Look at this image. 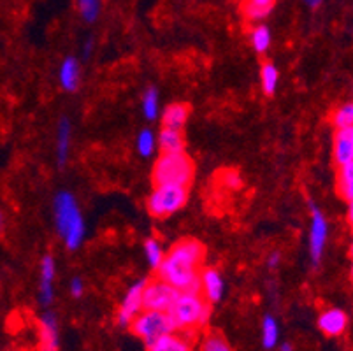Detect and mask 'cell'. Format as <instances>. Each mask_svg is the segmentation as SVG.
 <instances>
[{
  "label": "cell",
  "mask_w": 353,
  "mask_h": 351,
  "mask_svg": "<svg viewBox=\"0 0 353 351\" xmlns=\"http://www.w3.org/2000/svg\"><path fill=\"white\" fill-rule=\"evenodd\" d=\"M206 260V246L194 237L176 241L167 251L157 276L179 292H201V270Z\"/></svg>",
  "instance_id": "6da1fadb"
},
{
  "label": "cell",
  "mask_w": 353,
  "mask_h": 351,
  "mask_svg": "<svg viewBox=\"0 0 353 351\" xmlns=\"http://www.w3.org/2000/svg\"><path fill=\"white\" fill-rule=\"evenodd\" d=\"M53 217L57 234L69 251L81 248L86 237V223L78 201L72 193L62 190L53 199Z\"/></svg>",
  "instance_id": "7a4b0ae2"
},
{
  "label": "cell",
  "mask_w": 353,
  "mask_h": 351,
  "mask_svg": "<svg viewBox=\"0 0 353 351\" xmlns=\"http://www.w3.org/2000/svg\"><path fill=\"white\" fill-rule=\"evenodd\" d=\"M211 305L202 292H179L169 309L176 332L194 334L195 330H202L211 318Z\"/></svg>",
  "instance_id": "3957f363"
},
{
  "label": "cell",
  "mask_w": 353,
  "mask_h": 351,
  "mask_svg": "<svg viewBox=\"0 0 353 351\" xmlns=\"http://www.w3.org/2000/svg\"><path fill=\"white\" fill-rule=\"evenodd\" d=\"M195 163L185 151L160 153L152 170L153 185H183L194 183Z\"/></svg>",
  "instance_id": "277c9868"
},
{
  "label": "cell",
  "mask_w": 353,
  "mask_h": 351,
  "mask_svg": "<svg viewBox=\"0 0 353 351\" xmlns=\"http://www.w3.org/2000/svg\"><path fill=\"white\" fill-rule=\"evenodd\" d=\"M188 202V186L155 185L146 199V209L153 218H169L181 211Z\"/></svg>",
  "instance_id": "5b68a950"
},
{
  "label": "cell",
  "mask_w": 353,
  "mask_h": 351,
  "mask_svg": "<svg viewBox=\"0 0 353 351\" xmlns=\"http://www.w3.org/2000/svg\"><path fill=\"white\" fill-rule=\"evenodd\" d=\"M128 328L132 330L134 336H137L146 344V348L153 346L162 337L176 332V327L169 313H165V311H152V309H144L143 313L137 314L136 320Z\"/></svg>",
  "instance_id": "8992f818"
},
{
  "label": "cell",
  "mask_w": 353,
  "mask_h": 351,
  "mask_svg": "<svg viewBox=\"0 0 353 351\" xmlns=\"http://www.w3.org/2000/svg\"><path fill=\"white\" fill-rule=\"evenodd\" d=\"M310 257L313 265H319L325 253L327 241H329V221L319 205L310 202Z\"/></svg>",
  "instance_id": "52a82bcc"
},
{
  "label": "cell",
  "mask_w": 353,
  "mask_h": 351,
  "mask_svg": "<svg viewBox=\"0 0 353 351\" xmlns=\"http://www.w3.org/2000/svg\"><path fill=\"white\" fill-rule=\"evenodd\" d=\"M178 294L179 290L174 288L171 283L155 276V278L148 279L146 286H144V309L169 313V309L174 304Z\"/></svg>",
  "instance_id": "ba28073f"
},
{
  "label": "cell",
  "mask_w": 353,
  "mask_h": 351,
  "mask_svg": "<svg viewBox=\"0 0 353 351\" xmlns=\"http://www.w3.org/2000/svg\"><path fill=\"white\" fill-rule=\"evenodd\" d=\"M148 279H137L128 286L117 309V321L120 327L127 328L132 325L136 317L144 311V286Z\"/></svg>",
  "instance_id": "9c48e42d"
},
{
  "label": "cell",
  "mask_w": 353,
  "mask_h": 351,
  "mask_svg": "<svg viewBox=\"0 0 353 351\" xmlns=\"http://www.w3.org/2000/svg\"><path fill=\"white\" fill-rule=\"evenodd\" d=\"M54 279H57V260L53 255H44L39 263V304L48 308L54 301Z\"/></svg>",
  "instance_id": "30bf717a"
},
{
  "label": "cell",
  "mask_w": 353,
  "mask_h": 351,
  "mask_svg": "<svg viewBox=\"0 0 353 351\" xmlns=\"http://www.w3.org/2000/svg\"><path fill=\"white\" fill-rule=\"evenodd\" d=\"M201 292L211 304H216L223 299V295H225V279H223V274L216 267H202Z\"/></svg>",
  "instance_id": "8fae6325"
},
{
  "label": "cell",
  "mask_w": 353,
  "mask_h": 351,
  "mask_svg": "<svg viewBox=\"0 0 353 351\" xmlns=\"http://www.w3.org/2000/svg\"><path fill=\"white\" fill-rule=\"evenodd\" d=\"M348 327V314L339 308L323 309L319 317V328L325 336L338 337L345 334Z\"/></svg>",
  "instance_id": "7c38bea8"
},
{
  "label": "cell",
  "mask_w": 353,
  "mask_h": 351,
  "mask_svg": "<svg viewBox=\"0 0 353 351\" xmlns=\"http://www.w3.org/2000/svg\"><path fill=\"white\" fill-rule=\"evenodd\" d=\"M332 159L338 167L353 162V128H338L334 132Z\"/></svg>",
  "instance_id": "4fadbf2b"
},
{
  "label": "cell",
  "mask_w": 353,
  "mask_h": 351,
  "mask_svg": "<svg viewBox=\"0 0 353 351\" xmlns=\"http://www.w3.org/2000/svg\"><path fill=\"white\" fill-rule=\"evenodd\" d=\"M39 341L41 351H59V320L51 311H46L39 320Z\"/></svg>",
  "instance_id": "5bb4252c"
},
{
  "label": "cell",
  "mask_w": 353,
  "mask_h": 351,
  "mask_svg": "<svg viewBox=\"0 0 353 351\" xmlns=\"http://www.w3.org/2000/svg\"><path fill=\"white\" fill-rule=\"evenodd\" d=\"M59 83L62 90L74 93L81 86V63L76 57H65L60 63Z\"/></svg>",
  "instance_id": "9a60e30c"
},
{
  "label": "cell",
  "mask_w": 353,
  "mask_h": 351,
  "mask_svg": "<svg viewBox=\"0 0 353 351\" xmlns=\"http://www.w3.org/2000/svg\"><path fill=\"white\" fill-rule=\"evenodd\" d=\"M188 118H190V106L185 102H172V104L165 106V109H162L160 121H162V127L165 128L183 130Z\"/></svg>",
  "instance_id": "2e32d148"
},
{
  "label": "cell",
  "mask_w": 353,
  "mask_h": 351,
  "mask_svg": "<svg viewBox=\"0 0 353 351\" xmlns=\"http://www.w3.org/2000/svg\"><path fill=\"white\" fill-rule=\"evenodd\" d=\"M70 146H72V125H70L69 118H62L59 127H57V150H54L57 163L60 167L69 162Z\"/></svg>",
  "instance_id": "e0dca14e"
},
{
  "label": "cell",
  "mask_w": 353,
  "mask_h": 351,
  "mask_svg": "<svg viewBox=\"0 0 353 351\" xmlns=\"http://www.w3.org/2000/svg\"><path fill=\"white\" fill-rule=\"evenodd\" d=\"M260 341H262V348L268 351L280 346V323L271 314H265L262 318V323H260Z\"/></svg>",
  "instance_id": "ac0fdd59"
},
{
  "label": "cell",
  "mask_w": 353,
  "mask_h": 351,
  "mask_svg": "<svg viewBox=\"0 0 353 351\" xmlns=\"http://www.w3.org/2000/svg\"><path fill=\"white\" fill-rule=\"evenodd\" d=\"M159 148L160 153H176L185 151V135L183 130L162 127L159 132Z\"/></svg>",
  "instance_id": "d6986e66"
},
{
  "label": "cell",
  "mask_w": 353,
  "mask_h": 351,
  "mask_svg": "<svg viewBox=\"0 0 353 351\" xmlns=\"http://www.w3.org/2000/svg\"><path fill=\"white\" fill-rule=\"evenodd\" d=\"M260 90L262 93L268 97H272L278 90V85H280V69L276 67V63L265 60L262 66H260Z\"/></svg>",
  "instance_id": "ffe728a7"
},
{
  "label": "cell",
  "mask_w": 353,
  "mask_h": 351,
  "mask_svg": "<svg viewBox=\"0 0 353 351\" xmlns=\"http://www.w3.org/2000/svg\"><path fill=\"white\" fill-rule=\"evenodd\" d=\"M187 336L188 334H183V332L169 334V336L162 337V339L157 341L153 346L146 348V350L148 351H192V343Z\"/></svg>",
  "instance_id": "44dd1931"
},
{
  "label": "cell",
  "mask_w": 353,
  "mask_h": 351,
  "mask_svg": "<svg viewBox=\"0 0 353 351\" xmlns=\"http://www.w3.org/2000/svg\"><path fill=\"white\" fill-rule=\"evenodd\" d=\"M141 112L148 121H155L162 116V108H160V93L155 86H148L146 92L141 99Z\"/></svg>",
  "instance_id": "7402d4cb"
},
{
  "label": "cell",
  "mask_w": 353,
  "mask_h": 351,
  "mask_svg": "<svg viewBox=\"0 0 353 351\" xmlns=\"http://www.w3.org/2000/svg\"><path fill=\"white\" fill-rule=\"evenodd\" d=\"M250 43L255 53L265 54L272 44V32L265 23H255L250 30Z\"/></svg>",
  "instance_id": "603a6c76"
},
{
  "label": "cell",
  "mask_w": 353,
  "mask_h": 351,
  "mask_svg": "<svg viewBox=\"0 0 353 351\" xmlns=\"http://www.w3.org/2000/svg\"><path fill=\"white\" fill-rule=\"evenodd\" d=\"M336 190H338L339 197H341L343 201L346 202L353 201V162L338 167Z\"/></svg>",
  "instance_id": "cb8c5ba5"
},
{
  "label": "cell",
  "mask_w": 353,
  "mask_h": 351,
  "mask_svg": "<svg viewBox=\"0 0 353 351\" xmlns=\"http://www.w3.org/2000/svg\"><path fill=\"white\" fill-rule=\"evenodd\" d=\"M136 151L143 159H150L153 157L159 148V134L152 130V128H143L139 134L136 135Z\"/></svg>",
  "instance_id": "d4e9b609"
},
{
  "label": "cell",
  "mask_w": 353,
  "mask_h": 351,
  "mask_svg": "<svg viewBox=\"0 0 353 351\" xmlns=\"http://www.w3.org/2000/svg\"><path fill=\"white\" fill-rule=\"evenodd\" d=\"M144 250V257H146L148 265L152 267V269L159 270V267L162 265V262L165 260V250H163L162 241L157 239V237H148L143 244Z\"/></svg>",
  "instance_id": "484cf974"
},
{
  "label": "cell",
  "mask_w": 353,
  "mask_h": 351,
  "mask_svg": "<svg viewBox=\"0 0 353 351\" xmlns=\"http://www.w3.org/2000/svg\"><path fill=\"white\" fill-rule=\"evenodd\" d=\"M330 123L334 128H353V101L338 106L330 112Z\"/></svg>",
  "instance_id": "4316f807"
},
{
  "label": "cell",
  "mask_w": 353,
  "mask_h": 351,
  "mask_svg": "<svg viewBox=\"0 0 353 351\" xmlns=\"http://www.w3.org/2000/svg\"><path fill=\"white\" fill-rule=\"evenodd\" d=\"M201 351H234L227 337L218 330H210L201 341Z\"/></svg>",
  "instance_id": "83f0119b"
},
{
  "label": "cell",
  "mask_w": 353,
  "mask_h": 351,
  "mask_svg": "<svg viewBox=\"0 0 353 351\" xmlns=\"http://www.w3.org/2000/svg\"><path fill=\"white\" fill-rule=\"evenodd\" d=\"M76 8H78L79 16L86 23H95L101 16L102 11V0H76Z\"/></svg>",
  "instance_id": "f1b7e54d"
},
{
  "label": "cell",
  "mask_w": 353,
  "mask_h": 351,
  "mask_svg": "<svg viewBox=\"0 0 353 351\" xmlns=\"http://www.w3.org/2000/svg\"><path fill=\"white\" fill-rule=\"evenodd\" d=\"M220 185L223 186L225 190H230V192H236V190L241 188L243 181H241V176L237 170H223L220 174Z\"/></svg>",
  "instance_id": "f546056e"
},
{
  "label": "cell",
  "mask_w": 353,
  "mask_h": 351,
  "mask_svg": "<svg viewBox=\"0 0 353 351\" xmlns=\"http://www.w3.org/2000/svg\"><path fill=\"white\" fill-rule=\"evenodd\" d=\"M69 294L72 295L74 299H81L85 295V281L79 276H74L69 281Z\"/></svg>",
  "instance_id": "4dcf8cb0"
},
{
  "label": "cell",
  "mask_w": 353,
  "mask_h": 351,
  "mask_svg": "<svg viewBox=\"0 0 353 351\" xmlns=\"http://www.w3.org/2000/svg\"><path fill=\"white\" fill-rule=\"evenodd\" d=\"M276 2H278V0H243V4H241V6H248V8H259V9H264V11H268V12H272Z\"/></svg>",
  "instance_id": "1f68e13d"
},
{
  "label": "cell",
  "mask_w": 353,
  "mask_h": 351,
  "mask_svg": "<svg viewBox=\"0 0 353 351\" xmlns=\"http://www.w3.org/2000/svg\"><path fill=\"white\" fill-rule=\"evenodd\" d=\"M281 263V253L280 251H272V253H269L268 255V260H265V265H268V269L274 270L278 269Z\"/></svg>",
  "instance_id": "d6a6232c"
},
{
  "label": "cell",
  "mask_w": 353,
  "mask_h": 351,
  "mask_svg": "<svg viewBox=\"0 0 353 351\" xmlns=\"http://www.w3.org/2000/svg\"><path fill=\"white\" fill-rule=\"evenodd\" d=\"M94 46H95L94 39H86L85 43H83V57L88 58L90 54H92V51H94Z\"/></svg>",
  "instance_id": "836d02e7"
},
{
  "label": "cell",
  "mask_w": 353,
  "mask_h": 351,
  "mask_svg": "<svg viewBox=\"0 0 353 351\" xmlns=\"http://www.w3.org/2000/svg\"><path fill=\"white\" fill-rule=\"evenodd\" d=\"M310 9H319L323 4V0H303Z\"/></svg>",
  "instance_id": "e575fe53"
},
{
  "label": "cell",
  "mask_w": 353,
  "mask_h": 351,
  "mask_svg": "<svg viewBox=\"0 0 353 351\" xmlns=\"http://www.w3.org/2000/svg\"><path fill=\"white\" fill-rule=\"evenodd\" d=\"M278 351H294V346H292L290 343H281L280 346H278Z\"/></svg>",
  "instance_id": "d590c367"
},
{
  "label": "cell",
  "mask_w": 353,
  "mask_h": 351,
  "mask_svg": "<svg viewBox=\"0 0 353 351\" xmlns=\"http://www.w3.org/2000/svg\"><path fill=\"white\" fill-rule=\"evenodd\" d=\"M348 223H350V227H352V230H353V214H348Z\"/></svg>",
  "instance_id": "8d00e7d4"
},
{
  "label": "cell",
  "mask_w": 353,
  "mask_h": 351,
  "mask_svg": "<svg viewBox=\"0 0 353 351\" xmlns=\"http://www.w3.org/2000/svg\"><path fill=\"white\" fill-rule=\"evenodd\" d=\"M350 204V209H348V214H353V201L352 202H348Z\"/></svg>",
  "instance_id": "74e56055"
},
{
  "label": "cell",
  "mask_w": 353,
  "mask_h": 351,
  "mask_svg": "<svg viewBox=\"0 0 353 351\" xmlns=\"http://www.w3.org/2000/svg\"><path fill=\"white\" fill-rule=\"evenodd\" d=\"M350 279H352L353 283V262H352V267H350Z\"/></svg>",
  "instance_id": "f35d334b"
},
{
  "label": "cell",
  "mask_w": 353,
  "mask_h": 351,
  "mask_svg": "<svg viewBox=\"0 0 353 351\" xmlns=\"http://www.w3.org/2000/svg\"><path fill=\"white\" fill-rule=\"evenodd\" d=\"M350 255H352V259H353V241H352V246H350Z\"/></svg>",
  "instance_id": "ab89813d"
}]
</instances>
